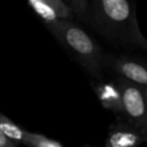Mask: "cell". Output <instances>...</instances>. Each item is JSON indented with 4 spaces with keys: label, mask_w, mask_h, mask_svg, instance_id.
I'll return each mask as SVG.
<instances>
[{
    "label": "cell",
    "mask_w": 147,
    "mask_h": 147,
    "mask_svg": "<svg viewBox=\"0 0 147 147\" xmlns=\"http://www.w3.org/2000/svg\"><path fill=\"white\" fill-rule=\"evenodd\" d=\"M147 141V133L128 122L111 125L105 147H137Z\"/></svg>",
    "instance_id": "5b68a950"
},
{
    "label": "cell",
    "mask_w": 147,
    "mask_h": 147,
    "mask_svg": "<svg viewBox=\"0 0 147 147\" xmlns=\"http://www.w3.org/2000/svg\"><path fill=\"white\" fill-rule=\"evenodd\" d=\"M95 92L104 108L114 114H123L121 95L115 82H100L95 86Z\"/></svg>",
    "instance_id": "52a82bcc"
},
{
    "label": "cell",
    "mask_w": 147,
    "mask_h": 147,
    "mask_svg": "<svg viewBox=\"0 0 147 147\" xmlns=\"http://www.w3.org/2000/svg\"><path fill=\"white\" fill-rule=\"evenodd\" d=\"M121 95L126 122L147 133V96L145 88L119 77L115 81Z\"/></svg>",
    "instance_id": "3957f363"
},
{
    "label": "cell",
    "mask_w": 147,
    "mask_h": 147,
    "mask_svg": "<svg viewBox=\"0 0 147 147\" xmlns=\"http://www.w3.org/2000/svg\"><path fill=\"white\" fill-rule=\"evenodd\" d=\"M22 144L27 147H63L61 143L38 133L26 131Z\"/></svg>",
    "instance_id": "9c48e42d"
},
{
    "label": "cell",
    "mask_w": 147,
    "mask_h": 147,
    "mask_svg": "<svg viewBox=\"0 0 147 147\" xmlns=\"http://www.w3.org/2000/svg\"><path fill=\"white\" fill-rule=\"evenodd\" d=\"M0 131L16 144L23 143L26 132V130L18 126L14 121H12L1 112H0Z\"/></svg>",
    "instance_id": "ba28073f"
},
{
    "label": "cell",
    "mask_w": 147,
    "mask_h": 147,
    "mask_svg": "<svg viewBox=\"0 0 147 147\" xmlns=\"http://www.w3.org/2000/svg\"><path fill=\"white\" fill-rule=\"evenodd\" d=\"M65 2L71 9L74 17H78L88 22L91 9L90 1L88 0H65Z\"/></svg>",
    "instance_id": "30bf717a"
},
{
    "label": "cell",
    "mask_w": 147,
    "mask_h": 147,
    "mask_svg": "<svg viewBox=\"0 0 147 147\" xmlns=\"http://www.w3.org/2000/svg\"><path fill=\"white\" fill-rule=\"evenodd\" d=\"M45 25L89 74L97 79L101 78L104 53L98 43L80 25L71 20H59Z\"/></svg>",
    "instance_id": "7a4b0ae2"
},
{
    "label": "cell",
    "mask_w": 147,
    "mask_h": 147,
    "mask_svg": "<svg viewBox=\"0 0 147 147\" xmlns=\"http://www.w3.org/2000/svg\"><path fill=\"white\" fill-rule=\"evenodd\" d=\"M88 22L110 40L147 51V39L141 33L136 17V7L132 1H92Z\"/></svg>",
    "instance_id": "6da1fadb"
},
{
    "label": "cell",
    "mask_w": 147,
    "mask_h": 147,
    "mask_svg": "<svg viewBox=\"0 0 147 147\" xmlns=\"http://www.w3.org/2000/svg\"><path fill=\"white\" fill-rule=\"evenodd\" d=\"M0 147H17V144L8 139L0 131Z\"/></svg>",
    "instance_id": "8fae6325"
},
{
    "label": "cell",
    "mask_w": 147,
    "mask_h": 147,
    "mask_svg": "<svg viewBox=\"0 0 147 147\" xmlns=\"http://www.w3.org/2000/svg\"><path fill=\"white\" fill-rule=\"evenodd\" d=\"M28 5L43 23L59 20H71L74 17L69 7L63 0H29Z\"/></svg>",
    "instance_id": "8992f818"
},
{
    "label": "cell",
    "mask_w": 147,
    "mask_h": 147,
    "mask_svg": "<svg viewBox=\"0 0 147 147\" xmlns=\"http://www.w3.org/2000/svg\"><path fill=\"white\" fill-rule=\"evenodd\" d=\"M145 93H146V96H147V89H145Z\"/></svg>",
    "instance_id": "7c38bea8"
},
{
    "label": "cell",
    "mask_w": 147,
    "mask_h": 147,
    "mask_svg": "<svg viewBox=\"0 0 147 147\" xmlns=\"http://www.w3.org/2000/svg\"><path fill=\"white\" fill-rule=\"evenodd\" d=\"M103 67H108L121 78L147 89V65L129 57L104 55Z\"/></svg>",
    "instance_id": "277c9868"
}]
</instances>
